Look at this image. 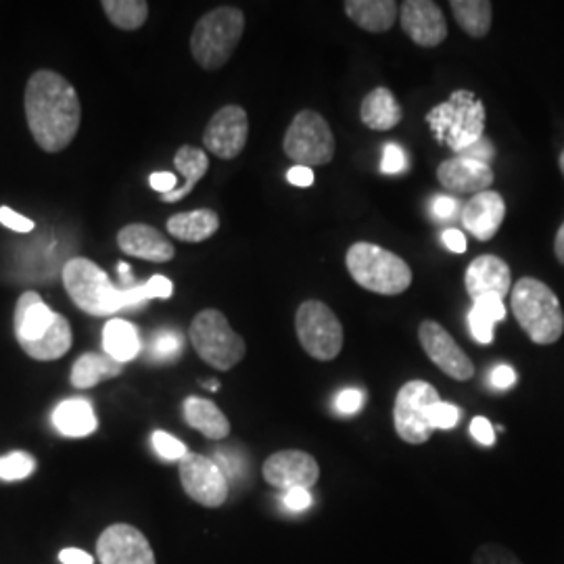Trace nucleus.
Listing matches in <instances>:
<instances>
[{"label":"nucleus","mask_w":564,"mask_h":564,"mask_svg":"<svg viewBox=\"0 0 564 564\" xmlns=\"http://www.w3.org/2000/svg\"><path fill=\"white\" fill-rule=\"evenodd\" d=\"M25 118L30 132L46 153H59L76 139L82 105L76 88L57 72L41 69L25 86Z\"/></svg>","instance_id":"f257e3e1"},{"label":"nucleus","mask_w":564,"mask_h":564,"mask_svg":"<svg viewBox=\"0 0 564 564\" xmlns=\"http://www.w3.org/2000/svg\"><path fill=\"white\" fill-rule=\"evenodd\" d=\"M510 310L531 341L552 345L563 337V305L545 282L531 276L517 282L510 291Z\"/></svg>","instance_id":"f03ea898"},{"label":"nucleus","mask_w":564,"mask_h":564,"mask_svg":"<svg viewBox=\"0 0 564 564\" xmlns=\"http://www.w3.org/2000/svg\"><path fill=\"white\" fill-rule=\"evenodd\" d=\"M426 123L440 144H447L454 153H463L468 147L484 139L485 107L470 90H456L442 105H435L426 113Z\"/></svg>","instance_id":"7ed1b4c3"},{"label":"nucleus","mask_w":564,"mask_h":564,"mask_svg":"<svg viewBox=\"0 0 564 564\" xmlns=\"http://www.w3.org/2000/svg\"><path fill=\"white\" fill-rule=\"evenodd\" d=\"M345 263L351 279L377 295H400L412 284V270L405 260L375 242H354Z\"/></svg>","instance_id":"20e7f679"},{"label":"nucleus","mask_w":564,"mask_h":564,"mask_svg":"<svg viewBox=\"0 0 564 564\" xmlns=\"http://www.w3.org/2000/svg\"><path fill=\"white\" fill-rule=\"evenodd\" d=\"M245 32V15L237 7H220L197 21L191 53L203 69H220L237 51Z\"/></svg>","instance_id":"39448f33"},{"label":"nucleus","mask_w":564,"mask_h":564,"mask_svg":"<svg viewBox=\"0 0 564 564\" xmlns=\"http://www.w3.org/2000/svg\"><path fill=\"white\" fill-rule=\"evenodd\" d=\"M188 337L203 362L209 364L216 370L235 368L247 351L241 335L232 330L220 310L199 312L191 323Z\"/></svg>","instance_id":"423d86ee"},{"label":"nucleus","mask_w":564,"mask_h":564,"mask_svg":"<svg viewBox=\"0 0 564 564\" xmlns=\"http://www.w3.org/2000/svg\"><path fill=\"white\" fill-rule=\"evenodd\" d=\"M63 284L80 310L90 316H109L123 310L121 291L101 268L86 258H74L63 268Z\"/></svg>","instance_id":"0eeeda50"},{"label":"nucleus","mask_w":564,"mask_h":564,"mask_svg":"<svg viewBox=\"0 0 564 564\" xmlns=\"http://www.w3.org/2000/svg\"><path fill=\"white\" fill-rule=\"evenodd\" d=\"M282 149L286 158L297 162V165L321 167L335 158L337 142L328 121L321 113L303 109L291 121L282 141Z\"/></svg>","instance_id":"6e6552de"},{"label":"nucleus","mask_w":564,"mask_h":564,"mask_svg":"<svg viewBox=\"0 0 564 564\" xmlns=\"http://www.w3.org/2000/svg\"><path fill=\"white\" fill-rule=\"evenodd\" d=\"M300 345L314 360L330 362L343 349V326L335 312L323 302H303L295 316Z\"/></svg>","instance_id":"1a4fd4ad"},{"label":"nucleus","mask_w":564,"mask_h":564,"mask_svg":"<svg viewBox=\"0 0 564 564\" xmlns=\"http://www.w3.org/2000/svg\"><path fill=\"white\" fill-rule=\"evenodd\" d=\"M437 402H442L437 389L426 381H410L398 391L393 424L405 444L421 445L431 440L435 431L426 423V410Z\"/></svg>","instance_id":"9d476101"},{"label":"nucleus","mask_w":564,"mask_h":564,"mask_svg":"<svg viewBox=\"0 0 564 564\" xmlns=\"http://www.w3.org/2000/svg\"><path fill=\"white\" fill-rule=\"evenodd\" d=\"M181 484L191 500L205 508H218L226 502L230 485L220 466L202 454H186L181 460Z\"/></svg>","instance_id":"9b49d317"},{"label":"nucleus","mask_w":564,"mask_h":564,"mask_svg":"<svg viewBox=\"0 0 564 564\" xmlns=\"http://www.w3.org/2000/svg\"><path fill=\"white\" fill-rule=\"evenodd\" d=\"M249 139V118L241 105H226L203 132V144L220 160H235Z\"/></svg>","instance_id":"f8f14e48"},{"label":"nucleus","mask_w":564,"mask_h":564,"mask_svg":"<svg viewBox=\"0 0 564 564\" xmlns=\"http://www.w3.org/2000/svg\"><path fill=\"white\" fill-rule=\"evenodd\" d=\"M419 339L429 360L447 377H452L454 381H468L475 377V366L470 362V358L442 324L424 321L419 326Z\"/></svg>","instance_id":"ddd939ff"},{"label":"nucleus","mask_w":564,"mask_h":564,"mask_svg":"<svg viewBox=\"0 0 564 564\" xmlns=\"http://www.w3.org/2000/svg\"><path fill=\"white\" fill-rule=\"evenodd\" d=\"M265 484L289 491V489H312L321 479V466L316 458L302 449H282L263 463Z\"/></svg>","instance_id":"4468645a"},{"label":"nucleus","mask_w":564,"mask_h":564,"mask_svg":"<svg viewBox=\"0 0 564 564\" xmlns=\"http://www.w3.org/2000/svg\"><path fill=\"white\" fill-rule=\"evenodd\" d=\"M101 564H155L149 540L132 524L107 527L97 542Z\"/></svg>","instance_id":"2eb2a0df"},{"label":"nucleus","mask_w":564,"mask_h":564,"mask_svg":"<svg viewBox=\"0 0 564 564\" xmlns=\"http://www.w3.org/2000/svg\"><path fill=\"white\" fill-rule=\"evenodd\" d=\"M403 32L423 48H435L447 39V21L437 2L405 0L400 4Z\"/></svg>","instance_id":"dca6fc26"},{"label":"nucleus","mask_w":564,"mask_h":564,"mask_svg":"<svg viewBox=\"0 0 564 564\" xmlns=\"http://www.w3.org/2000/svg\"><path fill=\"white\" fill-rule=\"evenodd\" d=\"M464 284L473 302L484 295H498L505 300L512 291V272L498 256H479L466 268Z\"/></svg>","instance_id":"f3484780"},{"label":"nucleus","mask_w":564,"mask_h":564,"mask_svg":"<svg viewBox=\"0 0 564 564\" xmlns=\"http://www.w3.org/2000/svg\"><path fill=\"white\" fill-rule=\"evenodd\" d=\"M437 181L440 184L458 195H479L489 191L494 184V170L487 163L466 160V158H454L447 160L437 167Z\"/></svg>","instance_id":"a211bd4d"},{"label":"nucleus","mask_w":564,"mask_h":564,"mask_svg":"<svg viewBox=\"0 0 564 564\" xmlns=\"http://www.w3.org/2000/svg\"><path fill=\"white\" fill-rule=\"evenodd\" d=\"M506 218V203L500 193L485 191L464 205L463 224L477 241H491Z\"/></svg>","instance_id":"6ab92c4d"},{"label":"nucleus","mask_w":564,"mask_h":564,"mask_svg":"<svg viewBox=\"0 0 564 564\" xmlns=\"http://www.w3.org/2000/svg\"><path fill=\"white\" fill-rule=\"evenodd\" d=\"M118 245L126 256L147 262L163 263L174 258V245L149 224H128L118 235Z\"/></svg>","instance_id":"aec40b11"},{"label":"nucleus","mask_w":564,"mask_h":564,"mask_svg":"<svg viewBox=\"0 0 564 564\" xmlns=\"http://www.w3.org/2000/svg\"><path fill=\"white\" fill-rule=\"evenodd\" d=\"M53 318H55V312L42 302L41 295L34 291H25L15 305V318H13L18 341H39L53 324Z\"/></svg>","instance_id":"412c9836"},{"label":"nucleus","mask_w":564,"mask_h":564,"mask_svg":"<svg viewBox=\"0 0 564 564\" xmlns=\"http://www.w3.org/2000/svg\"><path fill=\"white\" fill-rule=\"evenodd\" d=\"M343 7L347 18L370 34L389 32L400 15L395 0H347Z\"/></svg>","instance_id":"4be33fe9"},{"label":"nucleus","mask_w":564,"mask_h":564,"mask_svg":"<svg viewBox=\"0 0 564 564\" xmlns=\"http://www.w3.org/2000/svg\"><path fill=\"white\" fill-rule=\"evenodd\" d=\"M403 118L402 105L384 86L370 90L360 105V120L366 128L387 132L393 130Z\"/></svg>","instance_id":"5701e85b"},{"label":"nucleus","mask_w":564,"mask_h":564,"mask_svg":"<svg viewBox=\"0 0 564 564\" xmlns=\"http://www.w3.org/2000/svg\"><path fill=\"white\" fill-rule=\"evenodd\" d=\"M184 421L197 429L207 440L220 442L230 435V423L224 416L223 410L205 398H186L184 402Z\"/></svg>","instance_id":"b1692460"},{"label":"nucleus","mask_w":564,"mask_h":564,"mask_svg":"<svg viewBox=\"0 0 564 564\" xmlns=\"http://www.w3.org/2000/svg\"><path fill=\"white\" fill-rule=\"evenodd\" d=\"M167 232L184 242L207 241L220 228V218L214 209H195L188 214H176L167 220Z\"/></svg>","instance_id":"393cba45"},{"label":"nucleus","mask_w":564,"mask_h":564,"mask_svg":"<svg viewBox=\"0 0 564 564\" xmlns=\"http://www.w3.org/2000/svg\"><path fill=\"white\" fill-rule=\"evenodd\" d=\"M53 424L65 437H86L97 431V416L86 400H65L53 412Z\"/></svg>","instance_id":"a878e982"},{"label":"nucleus","mask_w":564,"mask_h":564,"mask_svg":"<svg viewBox=\"0 0 564 564\" xmlns=\"http://www.w3.org/2000/svg\"><path fill=\"white\" fill-rule=\"evenodd\" d=\"M20 345L21 349L34 360H41V362L59 360L72 347V326L63 316L55 314L53 324L39 341L20 343Z\"/></svg>","instance_id":"bb28decb"},{"label":"nucleus","mask_w":564,"mask_h":564,"mask_svg":"<svg viewBox=\"0 0 564 564\" xmlns=\"http://www.w3.org/2000/svg\"><path fill=\"white\" fill-rule=\"evenodd\" d=\"M174 163H176V170L181 172V176L184 178V186L176 188L174 193L162 195V202L165 203L182 202L184 197H188L191 191L195 188V184L202 181L203 176L207 174V170H209V160H207L205 151L197 149V147H191V144H184L178 149Z\"/></svg>","instance_id":"cd10ccee"},{"label":"nucleus","mask_w":564,"mask_h":564,"mask_svg":"<svg viewBox=\"0 0 564 564\" xmlns=\"http://www.w3.org/2000/svg\"><path fill=\"white\" fill-rule=\"evenodd\" d=\"M102 347H105V354L116 362L134 360L141 351V339L134 324L126 323L120 318L109 321L102 328Z\"/></svg>","instance_id":"c85d7f7f"},{"label":"nucleus","mask_w":564,"mask_h":564,"mask_svg":"<svg viewBox=\"0 0 564 564\" xmlns=\"http://www.w3.org/2000/svg\"><path fill=\"white\" fill-rule=\"evenodd\" d=\"M121 372V364L101 354H84L72 368V384L76 389H90Z\"/></svg>","instance_id":"c756f323"},{"label":"nucleus","mask_w":564,"mask_h":564,"mask_svg":"<svg viewBox=\"0 0 564 564\" xmlns=\"http://www.w3.org/2000/svg\"><path fill=\"white\" fill-rule=\"evenodd\" d=\"M454 20L473 39H485L491 30V2L489 0H452Z\"/></svg>","instance_id":"7c9ffc66"},{"label":"nucleus","mask_w":564,"mask_h":564,"mask_svg":"<svg viewBox=\"0 0 564 564\" xmlns=\"http://www.w3.org/2000/svg\"><path fill=\"white\" fill-rule=\"evenodd\" d=\"M101 7L109 21L126 32L139 30L149 18V2L144 0H102Z\"/></svg>","instance_id":"2f4dec72"},{"label":"nucleus","mask_w":564,"mask_h":564,"mask_svg":"<svg viewBox=\"0 0 564 564\" xmlns=\"http://www.w3.org/2000/svg\"><path fill=\"white\" fill-rule=\"evenodd\" d=\"M36 470V458L25 452H13L0 458V479L2 481H21Z\"/></svg>","instance_id":"473e14b6"},{"label":"nucleus","mask_w":564,"mask_h":564,"mask_svg":"<svg viewBox=\"0 0 564 564\" xmlns=\"http://www.w3.org/2000/svg\"><path fill=\"white\" fill-rule=\"evenodd\" d=\"M182 351V337L181 333L176 330H160L153 343H151V354L155 360L162 362H174Z\"/></svg>","instance_id":"72a5a7b5"},{"label":"nucleus","mask_w":564,"mask_h":564,"mask_svg":"<svg viewBox=\"0 0 564 564\" xmlns=\"http://www.w3.org/2000/svg\"><path fill=\"white\" fill-rule=\"evenodd\" d=\"M458 421H460V408H456L452 403H433L426 410V423H429L433 431H437V429L449 431V429H454L458 424Z\"/></svg>","instance_id":"f704fd0d"},{"label":"nucleus","mask_w":564,"mask_h":564,"mask_svg":"<svg viewBox=\"0 0 564 564\" xmlns=\"http://www.w3.org/2000/svg\"><path fill=\"white\" fill-rule=\"evenodd\" d=\"M151 442H153L155 452L162 456L163 460H170V463L172 460L181 463L182 458L188 454L186 445L182 444L181 440H176L174 435L165 433V431H155Z\"/></svg>","instance_id":"c9c22d12"},{"label":"nucleus","mask_w":564,"mask_h":564,"mask_svg":"<svg viewBox=\"0 0 564 564\" xmlns=\"http://www.w3.org/2000/svg\"><path fill=\"white\" fill-rule=\"evenodd\" d=\"M214 463L220 466L228 485H230V481H241L247 475V460L239 456L237 452H218Z\"/></svg>","instance_id":"e433bc0d"},{"label":"nucleus","mask_w":564,"mask_h":564,"mask_svg":"<svg viewBox=\"0 0 564 564\" xmlns=\"http://www.w3.org/2000/svg\"><path fill=\"white\" fill-rule=\"evenodd\" d=\"M473 564H523L508 547L498 544H485L475 552Z\"/></svg>","instance_id":"4c0bfd02"},{"label":"nucleus","mask_w":564,"mask_h":564,"mask_svg":"<svg viewBox=\"0 0 564 564\" xmlns=\"http://www.w3.org/2000/svg\"><path fill=\"white\" fill-rule=\"evenodd\" d=\"M473 310L479 312L487 321L491 323H500L506 318L505 300L498 295H484L477 302H473Z\"/></svg>","instance_id":"58836bf2"},{"label":"nucleus","mask_w":564,"mask_h":564,"mask_svg":"<svg viewBox=\"0 0 564 564\" xmlns=\"http://www.w3.org/2000/svg\"><path fill=\"white\" fill-rule=\"evenodd\" d=\"M362 405L364 393L362 391H358V389H345V391H341V393L337 395V400H335V408H337V412L343 414V416L358 414V412L362 410Z\"/></svg>","instance_id":"ea45409f"},{"label":"nucleus","mask_w":564,"mask_h":564,"mask_svg":"<svg viewBox=\"0 0 564 564\" xmlns=\"http://www.w3.org/2000/svg\"><path fill=\"white\" fill-rule=\"evenodd\" d=\"M468 324H470V333H473V337L477 339V343H481V345H491L494 341V326L496 324L491 323V321H487L485 316H481L479 312H470V316H468Z\"/></svg>","instance_id":"a19ab883"},{"label":"nucleus","mask_w":564,"mask_h":564,"mask_svg":"<svg viewBox=\"0 0 564 564\" xmlns=\"http://www.w3.org/2000/svg\"><path fill=\"white\" fill-rule=\"evenodd\" d=\"M281 500L282 506H284L286 510H291V512H305L310 506L314 505V498H312L310 489H302V487L284 491V496H282Z\"/></svg>","instance_id":"79ce46f5"},{"label":"nucleus","mask_w":564,"mask_h":564,"mask_svg":"<svg viewBox=\"0 0 564 564\" xmlns=\"http://www.w3.org/2000/svg\"><path fill=\"white\" fill-rule=\"evenodd\" d=\"M0 224L7 226L9 230H15V232H32L34 226H36L30 218L21 216L11 207H0Z\"/></svg>","instance_id":"37998d69"},{"label":"nucleus","mask_w":564,"mask_h":564,"mask_svg":"<svg viewBox=\"0 0 564 564\" xmlns=\"http://www.w3.org/2000/svg\"><path fill=\"white\" fill-rule=\"evenodd\" d=\"M403 167H405V153L402 151V147L398 144H387L383 151V163H381V170L384 174H400Z\"/></svg>","instance_id":"c03bdc74"},{"label":"nucleus","mask_w":564,"mask_h":564,"mask_svg":"<svg viewBox=\"0 0 564 564\" xmlns=\"http://www.w3.org/2000/svg\"><path fill=\"white\" fill-rule=\"evenodd\" d=\"M458 158H466V160H475V162L489 163L494 162L496 158V149L489 139H481L479 142H475L473 147H468L466 151H463Z\"/></svg>","instance_id":"a18cd8bd"},{"label":"nucleus","mask_w":564,"mask_h":564,"mask_svg":"<svg viewBox=\"0 0 564 564\" xmlns=\"http://www.w3.org/2000/svg\"><path fill=\"white\" fill-rule=\"evenodd\" d=\"M470 435H473L479 444L485 445V447H491V445L496 444V431H494V426H491V423H489L485 416L473 419V423H470Z\"/></svg>","instance_id":"49530a36"},{"label":"nucleus","mask_w":564,"mask_h":564,"mask_svg":"<svg viewBox=\"0 0 564 564\" xmlns=\"http://www.w3.org/2000/svg\"><path fill=\"white\" fill-rule=\"evenodd\" d=\"M147 289L151 293V300H170L174 293V284L162 274H155L151 281L147 282Z\"/></svg>","instance_id":"de8ad7c7"},{"label":"nucleus","mask_w":564,"mask_h":564,"mask_svg":"<svg viewBox=\"0 0 564 564\" xmlns=\"http://www.w3.org/2000/svg\"><path fill=\"white\" fill-rule=\"evenodd\" d=\"M489 381H491V384H494L496 389H510L512 384L517 383V372H514L510 366L500 364V366H496V368L491 370Z\"/></svg>","instance_id":"09e8293b"},{"label":"nucleus","mask_w":564,"mask_h":564,"mask_svg":"<svg viewBox=\"0 0 564 564\" xmlns=\"http://www.w3.org/2000/svg\"><path fill=\"white\" fill-rule=\"evenodd\" d=\"M151 186L158 191V193H162V195H167V193H174L176 191V182L178 178L174 176V174H170V172H155V174H151Z\"/></svg>","instance_id":"8fccbe9b"},{"label":"nucleus","mask_w":564,"mask_h":564,"mask_svg":"<svg viewBox=\"0 0 564 564\" xmlns=\"http://www.w3.org/2000/svg\"><path fill=\"white\" fill-rule=\"evenodd\" d=\"M286 181L291 182L293 186H312L314 184V172L312 167L305 165H295L286 172Z\"/></svg>","instance_id":"3c124183"},{"label":"nucleus","mask_w":564,"mask_h":564,"mask_svg":"<svg viewBox=\"0 0 564 564\" xmlns=\"http://www.w3.org/2000/svg\"><path fill=\"white\" fill-rule=\"evenodd\" d=\"M59 561L63 564H95V558L78 547L61 550Z\"/></svg>","instance_id":"603ef678"},{"label":"nucleus","mask_w":564,"mask_h":564,"mask_svg":"<svg viewBox=\"0 0 564 564\" xmlns=\"http://www.w3.org/2000/svg\"><path fill=\"white\" fill-rule=\"evenodd\" d=\"M442 239H444V245L449 251H454V253H464V251H466V239H464V235L460 230L449 228V230H445Z\"/></svg>","instance_id":"864d4df0"},{"label":"nucleus","mask_w":564,"mask_h":564,"mask_svg":"<svg viewBox=\"0 0 564 564\" xmlns=\"http://www.w3.org/2000/svg\"><path fill=\"white\" fill-rule=\"evenodd\" d=\"M456 209H458V202L452 199V197H440V199H435V203H433L435 216L444 218V220L452 218L456 214Z\"/></svg>","instance_id":"5fc2aeb1"},{"label":"nucleus","mask_w":564,"mask_h":564,"mask_svg":"<svg viewBox=\"0 0 564 564\" xmlns=\"http://www.w3.org/2000/svg\"><path fill=\"white\" fill-rule=\"evenodd\" d=\"M554 253H556L558 262L564 263V223L558 228V235H556V241H554Z\"/></svg>","instance_id":"6e6d98bb"},{"label":"nucleus","mask_w":564,"mask_h":564,"mask_svg":"<svg viewBox=\"0 0 564 564\" xmlns=\"http://www.w3.org/2000/svg\"><path fill=\"white\" fill-rule=\"evenodd\" d=\"M118 270H120L121 282L128 284V289H130V284H132V268L128 263L121 262L118 265Z\"/></svg>","instance_id":"4d7b16f0"},{"label":"nucleus","mask_w":564,"mask_h":564,"mask_svg":"<svg viewBox=\"0 0 564 564\" xmlns=\"http://www.w3.org/2000/svg\"><path fill=\"white\" fill-rule=\"evenodd\" d=\"M207 389H212V391H218L220 389V383H205Z\"/></svg>","instance_id":"13d9d810"},{"label":"nucleus","mask_w":564,"mask_h":564,"mask_svg":"<svg viewBox=\"0 0 564 564\" xmlns=\"http://www.w3.org/2000/svg\"><path fill=\"white\" fill-rule=\"evenodd\" d=\"M558 165H561V172H563L564 176V151L561 153V158H558Z\"/></svg>","instance_id":"bf43d9fd"}]
</instances>
